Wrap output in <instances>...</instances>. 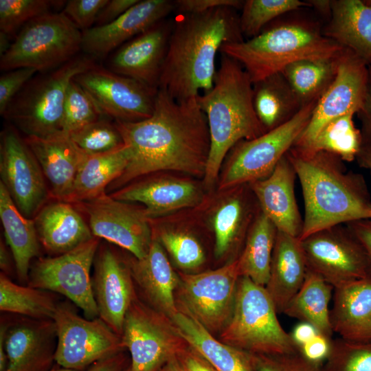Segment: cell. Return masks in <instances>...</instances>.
Here are the masks:
<instances>
[{
  "label": "cell",
  "mask_w": 371,
  "mask_h": 371,
  "mask_svg": "<svg viewBox=\"0 0 371 371\" xmlns=\"http://www.w3.org/2000/svg\"><path fill=\"white\" fill-rule=\"evenodd\" d=\"M356 159L359 164L368 170L371 174V146L361 144Z\"/></svg>",
  "instance_id": "obj_59"
},
{
  "label": "cell",
  "mask_w": 371,
  "mask_h": 371,
  "mask_svg": "<svg viewBox=\"0 0 371 371\" xmlns=\"http://www.w3.org/2000/svg\"><path fill=\"white\" fill-rule=\"evenodd\" d=\"M174 1L139 0L113 22L82 31V49L94 59L106 56L130 39L166 19Z\"/></svg>",
  "instance_id": "obj_22"
},
{
  "label": "cell",
  "mask_w": 371,
  "mask_h": 371,
  "mask_svg": "<svg viewBox=\"0 0 371 371\" xmlns=\"http://www.w3.org/2000/svg\"><path fill=\"white\" fill-rule=\"evenodd\" d=\"M370 79L367 98L363 109L357 113L361 122L362 144L371 146V66H369Z\"/></svg>",
  "instance_id": "obj_55"
},
{
  "label": "cell",
  "mask_w": 371,
  "mask_h": 371,
  "mask_svg": "<svg viewBox=\"0 0 371 371\" xmlns=\"http://www.w3.org/2000/svg\"><path fill=\"white\" fill-rule=\"evenodd\" d=\"M96 64L77 55L59 67L37 72L10 102L3 114L27 136L47 137L63 132L64 104L71 80Z\"/></svg>",
  "instance_id": "obj_6"
},
{
  "label": "cell",
  "mask_w": 371,
  "mask_h": 371,
  "mask_svg": "<svg viewBox=\"0 0 371 371\" xmlns=\"http://www.w3.org/2000/svg\"><path fill=\"white\" fill-rule=\"evenodd\" d=\"M278 229L261 211L248 232L244 249L238 258L240 276L265 286Z\"/></svg>",
  "instance_id": "obj_36"
},
{
  "label": "cell",
  "mask_w": 371,
  "mask_h": 371,
  "mask_svg": "<svg viewBox=\"0 0 371 371\" xmlns=\"http://www.w3.org/2000/svg\"><path fill=\"white\" fill-rule=\"evenodd\" d=\"M124 371H131V367H130V364H129V366L125 369Z\"/></svg>",
  "instance_id": "obj_63"
},
{
  "label": "cell",
  "mask_w": 371,
  "mask_h": 371,
  "mask_svg": "<svg viewBox=\"0 0 371 371\" xmlns=\"http://www.w3.org/2000/svg\"><path fill=\"white\" fill-rule=\"evenodd\" d=\"M196 99L209 128L210 146L204 180L211 186L228 152L238 142L255 139L266 131L254 111L249 76L238 62L227 55L221 56L212 88Z\"/></svg>",
  "instance_id": "obj_4"
},
{
  "label": "cell",
  "mask_w": 371,
  "mask_h": 371,
  "mask_svg": "<svg viewBox=\"0 0 371 371\" xmlns=\"http://www.w3.org/2000/svg\"><path fill=\"white\" fill-rule=\"evenodd\" d=\"M322 34L371 66V5L361 0H333Z\"/></svg>",
  "instance_id": "obj_30"
},
{
  "label": "cell",
  "mask_w": 371,
  "mask_h": 371,
  "mask_svg": "<svg viewBox=\"0 0 371 371\" xmlns=\"http://www.w3.org/2000/svg\"><path fill=\"white\" fill-rule=\"evenodd\" d=\"M34 221L40 243L48 252L57 256L95 237L81 215L66 201L43 206Z\"/></svg>",
  "instance_id": "obj_29"
},
{
  "label": "cell",
  "mask_w": 371,
  "mask_h": 371,
  "mask_svg": "<svg viewBox=\"0 0 371 371\" xmlns=\"http://www.w3.org/2000/svg\"><path fill=\"white\" fill-rule=\"evenodd\" d=\"M177 359L184 371H216L201 355L190 346Z\"/></svg>",
  "instance_id": "obj_53"
},
{
  "label": "cell",
  "mask_w": 371,
  "mask_h": 371,
  "mask_svg": "<svg viewBox=\"0 0 371 371\" xmlns=\"http://www.w3.org/2000/svg\"><path fill=\"white\" fill-rule=\"evenodd\" d=\"M98 247L94 237L65 254L39 258L31 265L27 285L66 297L87 319L99 317L91 276Z\"/></svg>",
  "instance_id": "obj_13"
},
{
  "label": "cell",
  "mask_w": 371,
  "mask_h": 371,
  "mask_svg": "<svg viewBox=\"0 0 371 371\" xmlns=\"http://www.w3.org/2000/svg\"><path fill=\"white\" fill-rule=\"evenodd\" d=\"M59 302L54 293L17 284L1 273V312L36 319H53Z\"/></svg>",
  "instance_id": "obj_37"
},
{
  "label": "cell",
  "mask_w": 371,
  "mask_h": 371,
  "mask_svg": "<svg viewBox=\"0 0 371 371\" xmlns=\"http://www.w3.org/2000/svg\"><path fill=\"white\" fill-rule=\"evenodd\" d=\"M99 317L122 335L126 313L137 297L128 262L108 246L98 247L91 277Z\"/></svg>",
  "instance_id": "obj_19"
},
{
  "label": "cell",
  "mask_w": 371,
  "mask_h": 371,
  "mask_svg": "<svg viewBox=\"0 0 371 371\" xmlns=\"http://www.w3.org/2000/svg\"><path fill=\"white\" fill-rule=\"evenodd\" d=\"M5 371H49L55 361L57 344L53 319L24 316L5 318Z\"/></svg>",
  "instance_id": "obj_20"
},
{
  "label": "cell",
  "mask_w": 371,
  "mask_h": 371,
  "mask_svg": "<svg viewBox=\"0 0 371 371\" xmlns=\"http://www.w3.org/2000/svg\"><path fill=\"white\" fill-rule=\"evenodd\" d=\"M1 182L19 211L30 218L48 196L43 171L25 139L12 126L1 135Z\"/></svg>",
  "instance_id": "obj_17"
},
{
  "label": "cell",
  "mask_w": 371,
  "mask_h": 371,
  "mask_svg": "<svg viewBox=\"0 0 371 371\" xmlns=\"http://www.w3.org/2000/svg\"><path fill=\"white\" fill-rule=\"evenodd\" d=\"M303 7H311L308 1L299 0L244 1L239 23L243 36L253 38L278 16Z\"/></svg>",
  "instance_id": "obj_40"
},
{
  "label": "cell",
  "mask_w": 371,
  "mask_h": 371,
  "mask_svg": "<svg viewBox=\"0 0 371 371\" xmlns=\"http://www.w3.org/2000/svg\"><path fill=\"white\" fill-rule=\"evenodd\" d=\"M175 293L179 311L186 313L212 334L219 333L234 311L240 273L238 259L214 269L196 274H179Z\"/></svg>",
  "instance_id": "obj_10"
},
{
  "label": "cell",
  "mask_w": 371,
  "mask_h": 371,
  "mask_svg": "<svg viewBox=\"0 0 371 371\" xmlns=\"http://www.w3.org/2000/svg\"><path fill=\"white\" fill-rule=\"evenodd\" d=\"M13 265L15 267V262L12 251L8 245H5V243L1 240L0 243L1 273H3L9 277L12 273Z\"/></svg>",
  "instance_id": "obj_58"
},
{
  "label": "cell",
  "mask_w": 371,
  "mask_h": 371,
  "mask_svg": "<svg viewBox=\"0 0 371 371\" xmlns=\"http://www.w3.org/2000/svg\"><path fill=\"white\" fill-rule=\"evenodd\" d=\"M84 153L93 155L106 153L122 147V137L115 123L99 119L69 134Z\"/></svg>",
  "instance_id": "obj_44"
},
{
  "label": "cell",
  "mask_w": 371,
  "mask_h": 371,
  "mask_svg": "<svg viewBox=\"0 0 371 371\" xmlns=\"http://www.w3.org/2000/svg\"><path fill=\"white\" fill-rule=\"evenodd\" d=\"M295 169L284 156L267 177L250 183L261 211L278 231L299 238L303 220L294 194Z\"/></svg>",
  "instance_id": "obj_23"
},
{
  "label": "cell",
  "mask_w": 371,
  "mask_h": 371,
  "mask_svg": "<svg viewBox=\"0 0 371 371\" xmlns=\"http://www.w3.org/2000/svg\"><path fill=\"white\" fill-rule=\"evenodd\" d=\"M128 161L129 150L125 145L106 153L87 155L66 202H87L105 194L106 187L122 175Z\"/></svg>",
  "instance_id": "obj_33"
},
{
  "label": "cell",
  "mask_w": 371,
  "mask_h": 371,
  "mask_svg": "<svg viewBox=\"0 0 371 371\" xmlns=\"http://www.w3.org/2000/svg\"><path fill=\"white\" fill-rule=\"evenodd\" d=\"M354 115L348 113L330 120L308 146L297 148L308 152L324 151L342 161H353L362 144L361 133L355 125Z\"/></svg>",
  "instance_id": "obj_39"
},
{
  "label": "cell",
  "mask_w": 371,
  "mask_h": 371,
  "mask_svg": "<svg viewBox=\"0 0 371 371\" xmlns=\"http://www.w3.org/2000/svg\"><path fill=\"white\" fill-rule=\"evenodd\" d=\"M49 371H77L71 369H67L63 367L60 368H52Z\"/></svg>",
  "instance_id": "obj_62"
},
{
  "label": "cell",
  "mask_w": 371,
  "mask_h": 371,
  "mask_svg": "<svg viewBox=\"0 0 371 371\" xmlns=\"http://www.w3.org/2000/svg\"><path fill=\"white\" fill-rule=\"evenodd\" d=\"M85 207L93 236L125 249L137 259L147 254L153 236L144 210L105 194Z\"/></svg>",
  "instance_id": "obj_18"
},
{
  "label": "cell",
  "mask_w": 371,
  "mask_h": 371,
  "mask_svg": "<svg viewBox=\"0 0 371 371\" xmlns=\"http://www.w3.org/2000/svg\"><path fill=\"white\" fill-rule=\"evenodd\" d=\"M364 249L371 265V219L346 224Z\"/></svg>",
  "instance_id": "obj_54"
},
{
  "label": "cell",
  "mask_w": 371,
  "mask_h": 371,
  "mask_svg": "<svg viewBox=\"0 0 371 371\" xmlns=\"http://www.w3.org/2000/svg\"><path fill=\"white\" fill-rule=\"evenodd\" d=\"M53 320L57 337L55 362L60 367L81 371L126 349L122 336L100 317H82L68 302H59Z\"/></svg>",
  "instance_id": "obj_12"
},
{
  "label": "cell",
  "mask_w": 371,
  "mask_h": 371,
  "mask_svg": "<svg viewBox=\"0 0 371 371\" xmlns=\"http://www.w3.org/2000/svg\"><path fill=\"white\" fill-rule=\"evenodd\" d=\"M307 271L300 238L278 230L265 286L278 313H284L302 286Z\"/></svg>",
  "instance_id": "obj_27"
},
{
  "label": "cell",
  "mask_w": 371,
  "mask_h": 371,
  "mask_svg": "<svg viewBox=\"0 0 371 371\" xmlns=\"http://www.w3.org/2000/svg\"><path fill=\"white\" fill-rule=\"evenodd\" d=\"M121 336L131 371H157L189 346L170 318L138 297L126 313Z\"/></svg>",
  "instance_id": "obj_11"
},
{
  "label": "cell",
  "mask_w": 371,
  "mask_h": 371,
  "mask_svg": "<svg viewBox=\"0 0 371 371\" xmlns=\"http://www.w3.org/2000/svg\"><path fill=\"white\" fill-rule=\"evenodd\" d=\"M369 79L367 63L346 48L337 58L333 81L318 100L307 126L293 147L308 146L330 120L348 113H358L367 98Z\"/></svg>",
  "instance_id": "obj_16"
},
{
  "label": "cell",
  "mask_w": 371,
  "mask_h": 371,
  "mask_svg": "<svg viewBox=\"0 0 371 371\" xmlns=\"http://www.w3.org/2000/svg\"><path fill=\"white\" fill-rule=\"evenodd\" d=\"M330 319L341 338L371 341V276L334 288Z\"/></svg>",
  "instance_id": "obj_26"
},
{
  "label": "cell",
  "mask_w": 371,
  "mask_h": 371,
  "mask_svg": "<svg viewBox=\"0 0 371 371\" xmlns=\"http://www.w3.org/2000/svg\"><path fill=\"white\" fill-rule=\"evenodd\" d=\"M301 184L304 217L300 240L343 223L371 219V198L363 177L346 172L331 153L292 147L286 153Z\"/></svg>",
  "instance_id": "obj_3"
},
{
  "label": "cell",
  "mask_w": 371,
  "mask_h": 371,
  "mask_svg": "<svg viewBox=\"0 0 371 371\" xmlns=\"http://www.w3.org/2000/svg\"><path fill=\"white\" fill-rule=\"evenodd\" d=\"M170 319L188 346L216 371H256L250 353L216 339L190 315L178 310Z\"/></svg>",
  "instance_id": "obj_31"
},
{
  "label": "cell",
  "mask_w": 371,
  "mask_h": 371,
  "mask_svg": "<svg viewBox=\"0 0 371 371\" xmlns=\"http://www.w3.org/2000/svg\"><path fill=\"white\" fill-rule=\"evenodd\" d=\"M139 0H109L97 16L94 26H102L116 20Z\"/></svg>",
  "instance_id": "obj_51"
},
{
  "label": "cell",
  "mask_w": 371,
  "mask_h": 371,
  "mask_svg": "<svg viewBox=\"0 0 371 371\" xmlns=\"http://www.w3.org/2000/svg\"><path fill=\"white\" fill-rule=\"evenodd\" d=\"M338 57L300 60L282 70L281 73L302 106L317 101L330 85L336 74Z\"/></svg>",
  "instance_id": "obj_38"
},
{
  "label": "cell",
  "mask_w": 371,
  "mask_h": 371,
  "mask_svg": "<svg viewBox=\"0 0 371 371\" xmlns=\"http://www.w3.org/2000/svg\"><path fill=\"white\" fill-rule=\"evenodd\" d=\"M25 141L47 179L52 194L66 201L87 155L63 131L47 137L26 136Z\"/></svg>",
  "instance_id": "obj_25"
},
{
  "label": "cell",
  "mask_w": 371,
  "mask_h": 371,
  "mask_svg": "<svg viewBox=\"0 0 371 371\" xmlns=\"http://www.w3.org/2000/svg\"><path fill=\"white\" fill-rule=\"evenodd\" d=\"M102 114L85 91L74 80L67 90L63 117V131L71 133L100 119Z\"/></svg>",
  "instance_id": "obj_45"
},
{
  "label": "cell",
  "mask_w": 371,
  "mask_h": 371,
  "mask_svg": "<svg viewBox=\"0 0 371 371\" xmlns=\"http://www.w3.org/2000/svg\"><path fill=\"white\" fill-rule=\"evenodd\" d=\"M128 366L122 352L94 363L86 371H124Z\"/></svg>",
  "instance_id": "obj_56"
},
{
  "label": "cell",
  "mask_w": 371,
  "mask_h": 371,
  "mask_svg": "<svg viewBox=\"0 0 371 371\" xmlns=\"http://www.w3.org/2000/svg\"><path fill=\"white\" fill-rule=\"evenodd\" d=\"M331 339L317 334L312 339L299 348L304 356L309 360L322 363L330 352Z\"/></svg>",
  "instance_id": "obj_52"
},
{
  "label": "cell",
  "mask_w": 371,
  "mask_h": 371,
  "mask_svg": "<svg viewBox=\"0 0 371 371\" xmlns=\"http://www.w3.org/2000/svg\"><path fill=\"white\" fill-rule=\"evenodd\" d=\"M0 218L6 244L13 255L18 279L27 285L31 261L40 252V241L34 220L19 211L1 181Z\"/></svg>",
  "instance_id": "obj_32"
},
{
  "label": "cell",
  "mask_w": 371,
  "mask_h": 371,
  "mask_svg": "<svg viewBox=\"0 0 371 371\" xmlns=\"http://www.w3.org/2000/svg\"><path fill=\"white\" fill-rule=\"evenodd\" d=\"M250 354L256 371H322V363L309 360L300 348L289 353Z\"/></svg>",
  "instance_id": "obj_47"
},
{
  "label": "cell",
  "mask_w": 371,
  "mask_h": 371,
  "mask_svg": "<svg viewBox=\"0 0 371 371\" xmlns=\"http://www.w3.org/2000/svg\"><path fill=\"white\" fill-rule=\"evenodd\" d=\"M243 3L239 0H176L174 7L179 14H199L221 7L242 9Z\"/></svg>",
  "instance_id": "obj_50"
},
{
  "label": "cell",
  "mask_w": 371,
  "mask_h": 371,
  "mask_svg": "<svg viewBox=\"0 0 371 371\" xmlns=\"http://www.w3.org/2000/svg\"><path fill=\"white\" fill-rule=\"evenodd\" d=\"M253 104L266 132L284 124L303 107L282 73L253 83Z\"/></svg>",
  "instance_id": "obj_34"
},
{
  "label": "cell",
  "mask_w": 371,
  "mask_h": 371,
  "mask_svg": "<svg viewBox=\"0 0 371 371\" xmlns=\"http://www.w3.org/2000/svg\"><path fill=\"white\" fill-rule=\"evenodd\" d=\"M65 3V1L0 0V32L14 40L29 21Z\"/></svg>",
  "instance_id": "obj_42"
},
{
  "label": "cell",
  "mask_w": 371,
  "mask_h": 371,
  "mask_svg": "<svg viewBox=\"0 0 371 371\" xmlns=\"http://www.w3.org/2000/svg\"><path fill=\"white\" fill-rule=\"evenodd\" d=\"M157 371H184L177 358L172 359Z\"/></svg>",
  "instance_id": "obj_61"
},
{
  "label": "cell",
  "mask_w": 371,
  "mask_h": 371,
  "mask_svg": "<svg viewBox=\"0 0 371 371\" xmlns=\"http://www.w3.org/2000/svg\"><path fill=\"white\" fill-rule=\"evenodd\" d=\"M102 114L124 122L150 117L158 90L95 64L74 78Z\"/></svg>",
  "instance_id": "obj_15"
},
{
  "label": "cell",
  "mask_w": 371,
  "mask_h": 371,
  "mask_svg": "<svg viewBox=\"0 0 371 371\" xmlns=\"http://www.w3.org/2000/svg\"><path fill=\"white\" fill-rule=\"evenodd\" d=\"M334 287L309 270L304 281L286 307L284 314L311 324L318 334L331 339L333 330L329 303Z\"/></svg>",
  "instance_id": "obj_35"
},
{
  "label": "cell",
  "mask_w": 371,
  "mask_h": 371,
  "mask_svg": "<svg viewBox=\"0 0 371 371\" xmlns=\"http://www.w3.org/2000/svg\"><path fill=\"white\" fill-rule=\"evenodd\" d=\"M108 1L69 0L63 12L82 32L93 27L98 14Z\"/></svg>",
  "instance_id": "obj_48"
},
{
  "label": "cell",
  "mask_w": 371,
  "mask_h": 371,
  "mask_svg": "<svg viewBox=\"0 0 371 371\" xmlns=\"http://www.w3.org/2000/svg\"><path fill=\"white\" fill-rule=\"evenodd\" d=\"M317 101L304 106L276 128L255 139L238 142L232 148L220 188H231L269 176L307 126Z\"/></svg>",
  "instance_id": "obj_9"
},
{
  "label": "cell",
  "mask_w": 371,
  "mask_h": 371,
  "mask_svg": "<svg viewBox=\"0 0 371 371\" xmlns=\"http://www.w3.org/2000/svg\"><path fill=\"white\" fill-rule=\"evenodd\" d=\"M128 263L135 284L146 301L145 303L171 319L178 312L175 293L180 278L158 239L153 237L144 258L133 257Z\"/></svg>",
  "instance_id": "obj_24"
},
{
  "label": "cell",
  "mask_w": 371,
  "mask_h": 371,
  "mask_svg": "<svg viewBox=\"0 0 371 371\" xmlns=\"http://www.w3.org/2000/svg\"><path fill=\"white\" fill-rule=\"evenodd\" d=\"M345 49L313 23L293 20L262 30L247 41L225 43L220 52L238 62L254 83L300 60L336 58Z\"/></svg>",
  "instance_id": "obj_5"
},
{
  "label": "cell",
  "mask_w": 371,
  "mask_h": 371,
  "mask_svg": "<svg viewBox=\"0 0 371 371\" xmlns=\"http://www.w3.org/2000/svg\"><path fill=\"white\" fill-rule=\"evenodd\" d=\"M247 212L243 200L239 196L228 199L216 210L212 221L216 257L225 254L236 242L247 218Z\"/></svg>",
  "instance_id": "obj_41"
},
{
  "label": "cell",
  "mask_w": 371,
  "mask_h": 371,
  "mask_svg": "<svg viewBox=\"0 0 371 371\" xmlns=\"http://www.w3.org/2000/svg\"><path fill=\"white\" fill-rule=\"evenodd\" d=\"M290 334L295 344L300 348L318 333L311 324L301 322L294 327Z\"/></svg>",
  "instance_id": "obj_57"
},
{
  "label": "cell",
  "mask_w": 371,
  "mask_h": 371,
  "mask_svg": "<svg viewBox=\"0 0 371 371\" xmlns=\"http://www.w3.org/2000/svg\"><path fill=\"white\" fill-rule=\"evenodd\" d=\"M312 7L315 8L324 16H330L332 10V1L328 0H310L307 1Z\"/></svg>",
  "instance_id": "obj_60"
},
{
  "label": "cell",
  "mask_w": 371,
  "mask_h": 371,
  "mask_svg": "<svg viewBox=\"0 0 371 371\" xmlns=\"http://www.w3.org/2000/svg\"><path fill=\"white\" fill-rule=\"evenodd\" d=\"M234 8L179 14L172 21L159 89L177 100L210 91L216 73L215 59L225 43L243 41Z\"/></svg>",
  "instance_id": "obj_2"
},
{
  "label": "cell",
  "mask_w": 371,
  "mask_h": 371,
  "mask_svg": "<svg viewBox=\"0 0 371 371\" xmlns=\"http://www.w3.org/2000/svg\"><path fill=\"white\" fill-rule=\"evenodd\" d=\"M265 286L239 278L232 315L220 333L223 342L251 354L276 355L299 350L281 326Z\"/></svg>",
  "instance_id": "obj_7"
},
{
  "label": "cell",
  "mask_w": 371,
  "mask_h": 371,
  "mask_svg": "<svg viewBox=\"0 0 371 371\" xmlns=\"http://www.w3.org/2000/svg\"><path fill=\"white\" fill-rule=\"evenodd\" d=\"M82 32L62 11L49 12L26 23L0 57L3 71L28 67L37 72L59 67L82 49Z\"/></svg>",
  "instance_id": "obj_8"
},
{
  "label": "cell",
  "mask_w": 371,
  "mask_h": 371,
  "mask_svg": "<svg viewBox=\"0 0 371 371\" xmlns=\"http://www.w3.org/2000/svg\"><path fill=\"white\" fill-rule=\"evenodd\" d=\"M115 124L129 150L128 165L113 181L115 187L160 170L205 173L210 133L196 97L179 101L159 89L150 117Z\"/></svg>",
  "instance_id": "obj_1"
},
{
  "label": "cell",
  "mask_w": 371,
  "mask_h": 371,
  "mask_svg": "<svg viewBox=\"0 0 371 371\" xmlns=\"http://www.w3.org/2000/svg\"><path fill=\"white\" fill-rule=\"evenodd\" d=\"M37 73L32 68L21 67L2 74L0 77V113L3 115L6 108L23 88L26 83Z\"/></svg>",
  "instance_id": "obj_49"
},
{
  "label": "cell",
  "mask_w": 371,
  "mask_h": 371,
  "mask_svg": "<svg viewBox=\"0 0 371 371\" xmlns=\"http://www.w3.org/2000/svg\"><path fill=\"white\" fill-rule=\"evenodd\" d=\"M111 196L124 202L143 203L144 212L150 218L193 206L199 201L200 193L191 181L163 177L139 181Z\"/></svg>",
  "instance_id": "obj_28"
},
{
  "label": "cell",
  "mask_w": 371,
  "mask_h": 371,
  "mask_svg": "<svg viewBox=\"0 0 371 371\" xmlns=\"http://www.w3.org/2000/svg\"><path fill=\"white\" fill-rule=\"evenodd\" d=\"M157 239L175 264L182 269L197 268L205 261V254L201 244L188 233L164 230Z\"/></svg>",
  "instance_id": "obj_46"
},
{
  "label": "cell",
  "mask_w": 371,
  "mask_h": 371,
  "mask_svg": "<svg viewBox=\"0 0 371 371\" xmlns=\"http://www.w3.org/2000/svg\"><path fill=\"white\" fill-rule=\"evenodd\" d=\"M172 28L166 19L130 39L111 55L108 69L158 90Z\"/></svg>",
  "instance_id": "obj_21"
},
{
  "label": "cell",
  "mask_w": 371,
  "mask_h": 371,
  "mask_svg": "<svg viewBox=\"0 0 371 371\" xmlns=\"http://www.w3.org/2000/svg\"><path fill=\"white\" fill-rule=\"evenodd\" d=\"M300 240L308 270L334 288L371 276L368 257L347 226L338 225Z\"/></svg>",
  "instance_id": "obj_14"
},
{
  "label": "cell",
  "mask_w": 371,
  "mask_h": 371,
  "mask_svg": "<svg viewBox=\"0 0 371 371\" xmlns=\"http://www.w3.org/2000/svg\"><path fill=\"white\" fill-rule=\"evenodd\" d=\"M322 371H371V341L332 339Z\"/></svg>",
  "instance_id": "obj_43"
}]
</instances>
